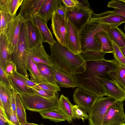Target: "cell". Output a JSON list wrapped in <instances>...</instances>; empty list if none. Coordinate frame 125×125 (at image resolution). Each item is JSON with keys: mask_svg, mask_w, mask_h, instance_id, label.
<instances>
[{"mask_svg": "<svg viewBox=\"0 0 125 125\" xmlns=\"http://www.w3.org/2000/svg\"><path fill=\"white\" fill-rule=\"evenodd\" d=\"M33 88L57 92L58 91H60L61 90L60 88L59 87L56 85L49 82L37 84Z\"/></svg>", "mask_w": 125, "mask_h": 125, "instance_id": "8d00e7d4", "label": "cell"}, {"mask_svg": "<svg viewBox=\"0 0 125 125\" xmlns=\"http://www.w3.org/2000/svg\"><path fill=\"white\" fill-rule=\"evenodd\" d=\"M60 0H45L38 13L37 16L47 23L52 18L58 7L62 4Z\"/></svg>", "mask_w": 125, "mask_h": 125, "instance_id": "e0dca14e", "label": "cell"}, {"mask_svg": "<svg viewBox=\"0 0 125 125\" xmlns=\"http://www.w3.org/2000/svg\"><path fill=\"white\" fill-rule=\"evenodd\" d=\"M12 96L11 106L13 112L16 113V96L17 94L12 90Z\"/></svg>", "mask_w": 125, "mask_h": 125, "instance_id": "ee69618b", "label": "cell"}, {"mask_svg": "<svg viewBox=\"0 0 125 125\" xmlns=\"http://www.w3.org/2000/svg\"><path fill=\"white\" fill-rule=\"evenodd\" d=\"M73 97L74 103L86 113L89 112L97 99L100 97L78 87L74 90Z\"/></svg>", "mask_w": 125, "mask_h": 125, "instance_id": "9c48e42d", "label": "cell"}, {"mask_svg": "<svg viewBox=\"0 0 125 125\" xmlns=\"http://www.w3.org/2000/svg\"><path fill=\"white\" fill-rule=\"evenodd\" d=\"M23 21L18 14L11 19L5 32L10 54L17 45L22 23Z\"/></svg>", "mask_w": 125, "mask_h": 125, "instance_id": "30bf717a", "label": "cell"}, {"mask_svg": "<svg viewBox=\"0 0 125 125\" xmlns=\"http://www.w3.org/2000/svg\"><path fill=\"white\" fill-rule=\"evenodd\" d=\"M90 19L111 28L118 27L125 23V18L121 15L115 14L114 11L107 10L99 14H95L93 12Z\"/></svg>", "mask_w": 125, "mask_h": 125, "instance_id": "4fadbf2b", "label": "cell"}, {"mask_svg": "<svg viewBox=\"0 0 125 125\" xmlns=\"http://www.w3.org/2000/svg\"><path fill=\"white\" fill-rule=\"evenodd\" d=\"M15 99L16 113L19 122L20 124L27 123L28 122L25 108L18 94H16Z\"/></svg>", "mask_w": 125, "mask_h": 125, "instance_id": "4dcf8cb0", "label": "cell"}, {"mask_svg": "<svg viewBox=\"0 0 125 125\" xmlns=\"http://www.w3.org/2000/svg\"></svg>", "mask_w": 125, "mask_h": 125, "instance_id": "816d5d0a", "label": "cell"}, {"mask_svg": "<svg viewBox=\"0 0 125 125\" xmlns=\"http://www.w3.org/2000/svg\"><path fill=\"white\" fill-rule=\"evenodd\" d=\"M20 125H44L43 124L38 125L33 123H29L28 122L24 124H21Z\"/></svg>", "mask_w": 125, "mask_h": 125, "instance_id": "7dc6e473", "label": "cell"}, {"mask_svg": "<svg viewBox=\"0 0 125 125\" xmlns=\"http://www.w3.org/2000/svg\"><path fill=\"white\" fill-rule=\"evenodd\" d=\"M107 7L114 9L115 14L119 15L125 18V2L121 0H112L108 3Z\"/></svg>", "mask_w": 125, "mask_h": 125, "instance_id": "1f68e13d", "label": "cell"}, {"mask_svg": "<svg viewBox=\"0 0 125 125\" xmlns=\"http://www.w3.org/2000/svg\"><path fill=\"white\" fill-rule=\"evenodd\" d=\"M86 63L84 72L79 74H71L78 87L90 93L96 91L100 86L96 76H105L116 69L119 65L114 59L107 60L102 52L89 51L80 53Z\"/></svg>", "mask_w": 125, "mask_h": 125, "instance_id": "6da1fadb", "label": "cell"}, {"mask_svg": "<svg viewBox=\"0 0 125 125\" xmlns=\"http://www.w3.org/2000/svg\"><path fill=\"white\" fill-rule=\"evenodd\" d=\"M112 42L114 50V52L112 54L115 59L118 62L119 65L125 67V58L120 47L112 40Z\"/></svg>", "mask_w": 125, "mask_h": 125, "instance_id": "836d02e7", "label": "cell"}, {"mask_svg": "<svg viewBox=\"0 0 125 125\" xmlns=\"http://www.w3.org/2000/svg\"><path fill=\"white\" fill-rule=\"evenodd\" d=\"M124 29L125 32V25H124Z\"/></svg>", "mask_w": 125, "mask_h": 125, "instance_id": "681fc988", "label": "cell"}, {"mask_svg": "<svg viewBox=\"0 0 125 125\" xmlns=\"http://www.w3.org/2000/svg\"><path fill=\"white\" fill-rule=\"evenodd\" d=\"M9 122L11 125H20L16 113L12 111L10 115Z\"/></svg>", "mask_w": 125, "mask_h": 125, "instance_id": "7bdbcfd3", "label": "cell"}, {"mask_svg": "<svg viewBox=\"0 0 125 125\" xmlns=\"http://www.w3.org/2000/svg\"><path fill=\"white\" fill-rule=\"evenodd\" d=\"M29 56L36 63H41L51 66L54 64L50 56L47 53L43 44L35 47L28 48Z\"/></svg>", "mask_w": 125, "mask_h": 125, "instance_id": "ac0fdd59", "label": "cell"}, {"mask_svg": "<svg viewBox=\"0 0 125 125\" xmlns=\"http://www.w3.org/2000/svg\"><path fill=\"white\" fill-rule=\"evenodd\" d=\"M111 28L109 26L101 24L90 19L89 22L80 30L82 51L88 50L101 51V45L95 39V35L101 31L107 32Z\"/></svg>", "mask_w": 125, "mask_h": 125, "instance_id": "3957f363", "label": "cell"}, {"mask_svg": "<svg viewBox=\"0 0 125 125\" xmlns=\"http://www.w3.org/2000/svg\"><path fill=\"white\" fill-rule=\"evenodd\" d=\"M110 78L125 90V67L119 65L115 70L108 74Z\"/></svg>", "mask_w": 125, "mask_h": 125, "instance_id": "f1b7e54d", "label": "cell"}, {"mask_svg": "<svg viewBox=\"0 0 125 125\" xmlns=\"http://www.w3.org/2000/svg\"><path fill=\"white\" fill-rule=\"evenodd\" d=\"M117 101L110 96L98 98L88 113L89 125H103L104 117L108 109Z\"/></svg>", "mask_w": 125, "mask_h": 125, "instance_id": "5b68a950", "label": "cell"}, {"mask_svg": "<svg viewBox=\"0 0 125 125\" xmlns=\"http://www.w3.org/2000/svg\"><path fill=\"white\" fill-rule=\"evenodd\" d=\"M15 73L24 83L28 89L34 87L37 84L36 83L32 81L29 79L20 74L17 71H16Z\"/></svg>", "mask_w": 125, "mask_h": 125, "instance_id": "f35d334b", "label": "cell"}, {"mask_svg": "<svg viewBox=\"0 0 125 125\" xmlns=\"http://www.w3.org/2000/svg\"><path fill=\"white\" fill-rule=\"evenodd\" d=\"M120 50L125 58V46L120 48Z\"/></svg>", "mask_w": 125, "mask_h": 125, "instance_id": "bcb514c9", "label": "cell"}, {"mask_svg": "<svg viewBox=\"0 0 125 125\" xmlns=\"http://www.w3.org/2000/svg\"><path fill=\"white\" fill-rule=\"evenodd\" d=\"M23 0H0V10L16 16V12Z\"/></svg>", "mask_w": 125, "mask_h": 125, "instance_id": "484cf974", "label": "cell"}, {"mask_svg": "<svg viewBox=\"0 0 125 125\" xmlns=\"http://www.w3.org/2000/svg\"><path fill=\"white\" fill-rule=\"evenodd\" d=\"M27 70L30 73V80L32 81L37 84L49 82L42 76L36 63L29 56L27 65Z\"/></svg>", "mask_w": 125, "mask_h": 125, "instance_id": "d4e9b609", "label": "cell"}, {"mask_svg": "<svg viewBox=\"0 0 125 125\" xmlns=\"http://www.w3.org/2000/svg\"><path fill=\"white\" fill-rule=\"evenodd\" d=\"M52 67L55 82L59 87H78V85L71 74L64 71L54 64Z\"/></svg>", "mask_w": 125, "mask_h": 125, "instance_id": "2e32d148", "label": "cell"}, {"mask_svg": "<svg viewBox=\"0 0 125 125\" xmlns=\"http://www.w3.org/2000/svg\"><path fill=\"white\" fill-rule=\"evenodd\" d=\"M29 89L33 91L35 94L47 98L54 97L58 95V92L55 91L33 87L30 88Z\"/></svg>", "mask_w": 125, "mask_h": 125, "instance_id": "d590c367", "label": "cell"}, {"mask_svg": "<svg viewBox=\"0 0 125 125\" xmlns=\"http://www.w3.org/2000/svg\"><path fill=\"white\" fill-rule=\"evenodd\" d=\"M33 21L37 26L42 36V43L46 42L50 46H52L56 42L50 31L49 29L47 23L43 21L37 16L33 19Z\"/></svg>", "mask_w": 125, "mask_h": 125, "instance_id": "44dd1931", "label": "cell"}, {"mask_svg": "<svg viewBox=\"0 0 125 125\" xmlns=\"http://www.w3.org/2000/svg\"><path fill=\"white\" fill-rule=\"evenodd\" d=\"M107 32L112 40L120 48L125 46V34L118 27L110 28Z\"/></svg>", "mask_w": 125, "mask_h": 125, "instance_id": "83f0119b", "label": "cell"}, {"mask_svg": "<svg viewBox=\"0 0 125 125\" xmlns=\"http://www.w3.org/2000/svg\"><path fill=\"white\" fill-rule=\"evenodd\" d=\"M15 72L13 74L8 76L12 90L18 94H35L28 89Z\"/></svg>", "mask_w": 125, "mask_h": 125, "instance_id": "cb8c5ba5", "label": "cell"}, {"mask_svg": "<svg viewBox=\"0 0 125 125\" xmlns=\"http://www.w3.org/2000/svg\"><path fill=\"white\" fill-rule=\"evenodd\" d=\"M42 118L56 123L67 120V118L58 109L51 108L39 112Z\"/></svg>", "mask_w": 125, "mask_h": 125, "instance_id": "4316f807", "label": "cell"}, {"mask_svg": "<svg viewBox=\"0 0 125 125\" xmlns=\"http://www.w3.org/2000/svg\"><path fill=\"white\" fill-rule=\"evenodd\" d=\"M80 2V4L76 7L72 8H67L66 18V20L68 19L71 21L79 30L89 22L93 12L91 8Z\"/></svg>", "mask_w": 125, "mask_h": 125, "instance_id": "8992f818", "label": "cell"}, {"mask_svg": "<svg viewBox=\"0 0 125 125\" xmlns=\"http://www.w3.org/2000/svg\"><path fill=\"white\" fill-rule=\"evenodd\" d=\"M95 78L104 90L106 96L112 97L118 101L125 100V90L116 82L105 76H96Z\"/></svg>", "mask_w": 125, "mask_h": 125, "instance_id": "ba28073f", "label": "cell"}, {"mask_svg": "<svg viewBox=\"0 0 125 125\" xmlns=\"http://www.w3.org/2000/svg\"><path fill=\"white\" fill-rule=\"evenodd\" d=\"M122 1L125 2V0H121Z\"/></svg>", "mask_w": 125, "mask_h": 125, "instance_id": "c3c4849f", "label": "cell"}, {"mask_svg": "<svg viewBox=\"0 0 125 125\" xmlns=\"http://www.w3.org/2000/svg\"><path fill=\"white\" fill-rule=\"evenodd\" d=\"M0 125H11L9 122L0 118Z\"/></svg>", "mask_w": 125, "mask_h": 125, "instance_id": "f6af8a7d", "label": "cell"}, {"mask_svg": "<svg viewBox=\"0 0 125 125\" xmlns=\"http://www.w3.org/2000/svg\"><path fill=\"white\" fill-rule=\"evenodd\" d=\"M123 101H117L108 108L103 125H121L125 122V114Z\"/></svg>", "mask_w": 125, "mask_h": 125, "instance_id": "52a82bcc", "label": "cell"}, {"mask_svg": "<svg viewBox=\"0 0 125 125\" xmlns=\"http://www.w3.org/2000/svg\"><path fill=\"white\" fill-rule=\"evenodd\" d=\"M125 125V123H124V124H122V125Z\"/></svg>", "mask_w": 125, "mask_h": 125, "instance_id": "f907efd6", "label": "cell"}, {"mask_svg": "<svg viewBox=\"0 0 125 125\" xmlns=\"http://www.w3.org/2000/svg\"><path fill=\"white\" fill-rule=\"evenodd\" d=\"M67 8L62 4L59 6L55 11L66 20Z\"/></svg>", "mask_w": 125, "mask_h": 125, "instance_id": "b9f144b4", "label": "cell"}, {"mask_svg": "<svg viewBox=\"0 0 125 125\" xmlns=\"http://www.w3.org/2000/svg\"><path fill=\"white\" fill-rule=\"evenodd\" d=\"M45 0H23L18 14L23 21L33 19L37 16Z\"/></svg>", "mask_w": 125, "mask_h": 125, "instance_id": "5bb4252c", "label": "cell"}, {"mask_svg": "<svg viewBox=\"0 0 125 125\" xmlns=\"http://www.w3.org/2000/svg\"><path fill=\"white\" fill-rule=\"evenodd\" d=\"M0 33H5L8 23L14 17L0 10Z\"/></svg>", "mask_w": 125, "mask_h": 125, "instance_id": "d6a6232c", "label": "cell"}, {"mask_svg": "<svg viewBox=\"0 0 125 125\" xmlns=\"http://www.w3.org/2000/svg\"><path fill=\"white\" fill-rule=\"evenodd\" d=\"M26 27L28 48H32L42 44V38L33 19L23 21Z\"/></svg>", "mask_w": 125, "mask_h": 125, "instance_id": "9a60e30c", "label": "cell"}, {"mask_svg": "<svg viewBox=\"0 0 125 125\" xmlns=\"http://www.w3.org/2000/svg\"><path fill=\"white\" fill-rule=\"evenodd\" d=\"M73 119H81L83 122L88 119L89 115L78 105H73Z\"/></svg>", "mask_w": 125, "mask_h": 125, "instance_id": "e575fe53", "label": "cell"}, {"mask_svg": "<svg viewBox=\"0 0 125 125\" xmlns=\"http://www.w3.org/2000/svg\"><path fill=\"white\" fill-rule=\"evenodd\" d=\"M51 21V28L57 41L66 46V20L55 11Z\"/></svg>", "mask_w": 125, "mask_h": 125, "instance_id": "7c38bea8", "label": "cell"}, {"mask_svg": "<svg viewBox=\"0 0 125 125\" xmlns=\"http://www.w3.org/2000/svg\"><path fill=\"white\" fill-rule=\"evenodd\" d=\"M17 71L15 64L11 61L7 66L4 71L6 74L9 76L13 74Z\"/></svg>", "mask_w": 125, "mask_h": 125, "instance_id": "ab89813d", "label": "cell"}, {"mask_svg": "<svg viewBox=\"0 0 125 125\" xmlns=\"http://www.w3.org/2000/svg\"><path fill=\"white\" fill-rule=\"evenodd\" d=\"M73 105L71 102L68 97L61 94L58 100L57 109L67 118V121L71 123L73 119Z\"/></svg>", "mask_w": 125, "mask_h": 125, "instance_id": "7402d4cb", "label": "cell"}, {"mask_svg": "<svg viewBox=\"0 0 125 125\" xmlns=\"http://www.w3.org/2000/svg\"><path fill=\"white\" fill-rule=\"evenodd\" d=\"M61 2L63 5L68 8H72L76 7L81 4L79 0H62Z\"/></svg>", "mask_w": 125, "mask_h": 125, "instance_id": "60d3db41", "label": "cell"}, {"mask_svg": "<svg viewBox=\"0 0 125 125\" xmlns=\"http://www.w3.org/2000/svg\"><path fill=\"white\" fill-rule=\"evenodd\" d=\"M18 94L25 109L38 112L51 108L57 109L59 99L58 95L47 98L36 94Z\"/></svg>", "mask_w": 125, "mask_h": 125, "instance_id": "277c9868", "label": "cell"}, {"mask_svg": "<svg viewBox=\"0 0 125 125\" xmlns=\"http://www.w3.org/2000/svg\"><path fill=\"white\" fill-rule=\"evenodd\" d=\"M11 61L8 43L5 33H0V66L5 71Z\"/></svg>", "mask_w": 125, "mask_h": 125, "instance_id": "ffe728a7", "label": "cell"}, {"mask_svg": "<svg viewBox=\"0 0 125 125\" xmlns=\"http://www.w3.org/2000/svg\"><path fill=\"white\" fill-rule=\"evenodd\" d=\"M50 48L52 62L60 69L73 74H80L84 72L86 62L80 54L74 53L57 41L50 46Z\"/></svg>", "mask_w": 125, "mask_h": 125, "instance_id": "7a4b0ae2", "label": "cell"}, {"mask_svg": "<svg viewBox=\"0 0 125 125\" xmlns=\"http://www.w3.org/2000/svg\"><path fill=\"white\" fill-rule=\"evenodd\" d=\"M36 64L41 75L43 78L49 82L56 85L55 81L53 66H51L41 63Z\"/></svg>", "mask_w": 125, "mask_h": 125, "instance_id": "f546056e", "label": "cell"}, {"mask_svg": "<svg viewBox=\"0 0 125 125\" xmlns=\"http://www.w3.org/2000/svg\"><path fill=\"white\" fill-rule=\"evenodd\" d=\"M66 20V47L74 53L80 54L82 51L79 35L80 30L71 21L68 19Z\"/></svg>", "mask_w": 125, "mask_h": 125, "instance_id": "8fae6325", "label": "cell"}, {"mask_svg": "<svg viewBox=\"0 0 125 125\" xmlns=\"http://www.w3.org/2000/svg\"><path fill=\"white\" fill-rule=\"evenodd\" d=\"M12 93V90L0 82V107L4 110L8 121L12 111L11 104Z\"/></svg>", "mask_w": 125, "mask_h": 125, "instance_id": "d6986e66", "label": "cell"}, {"mask_svg": "<svg viewBox=\"0 0 125 125\" xmlns=\"http://www.w3.org/2000/svg\"><path fill=\"white\" fill-rule=\"evenodd\" d=\"M0 82L11 90L12 87L8 76L6 74L2 67L0 66Z\"/></svg>", "mask_w": 125, "mask_h": 125, "instance_id": "74e56055", "label": "cell"}, {"mask_svg": "<svg viewBox=\"0 0 125 125\" xmlns=\"http://www.w3.org/2000/svg\"><path fill=\"white\" fill-rule=\"evenodd\" d=\"M95 38L101 44V51L105 52L111 53L114 52L112 39L107 31H102L96 33Z\"/></svg>", "mask_w": 125, "mask_h": 125, "instance_id": "603a6c76", "label": "cell"}]
</instances>
